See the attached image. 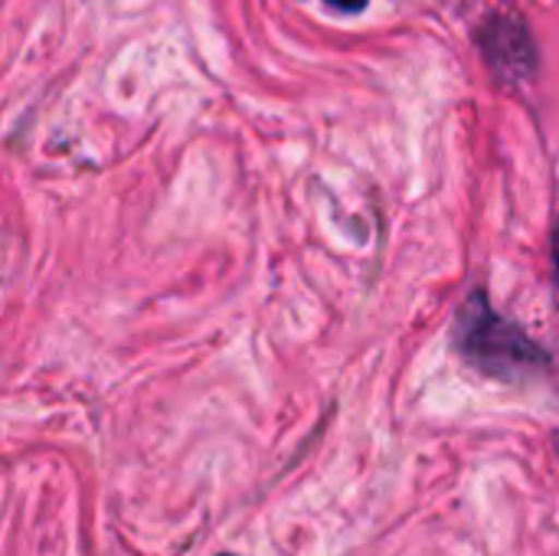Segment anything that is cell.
I'll return each mask as SVG.
<instances>
[{"mask_svg":"<svg viewBox=\"0 0 559 556\" xmlns=\"http://www.w3.org/2000/svg\"><path fill=\"white\" fill-rule=\"evenodd\" d=\"M554 272H557V282H559V223H557V229H554Z\"/></svg>","mask_w":559,"mask_h":556,"instance_id":"cell-4","label":"cell"},{"mask_svg":"<svg viewBox=\"0 0 559 556\" xmlns=\"http://www.w3.org/2000/svg\"><path fill=\"white\" fill-rule=\"evenodd\" d=\"M557 449H559V433H557Z\"/></svg>","mask_w":559,"mask_h":556,"instance_id":"cell-5","label":"cell"},{"mask_svg":"<svg viewBox=\"0 0 559 556\" xmlns=\"http://www.w3.org/2000/svg\"><path fill=\"white\" fill-rule=\"evenodd\" d=\"M481 49L501 75L521 79L534 69V46L527 26H521L518 20H495L488 29H481Z\"/></svg>","mask_w":559,"mask_h":556,"instance_id":"cell-2","label":"cell"},{"mask_svg":"<svg viewBox=\"0 0 559 556\" xmlns=\"http://www.w3.org/2000/svg\"><path fill=\"white\" fill-rule=\"evenodd\" d=\"M455 344L462 357L488 377L524 380L550 364V357L508 318H501L485 292H472L455 321Z\"/></svg>","mask_w":559,"mask_h":556,"instance_id":"cell-1","label":"cell"},{"mask_svg":"<svg viewBox=\"0 0 559 556\" xmlns=\"http://www.w3.org/2000/svg\"><path fill=\"white\" fill-rule=\"evenodd\" d=\"M324 3H331L341 13H360V10H367L370 0H324Z\"/></svg>","mask_w":559,"mask_h":556,"instance_id":"cell-3","label":"cell"}]
</instances>
